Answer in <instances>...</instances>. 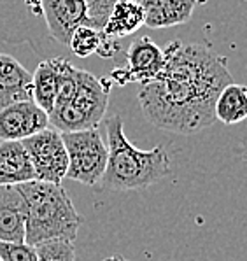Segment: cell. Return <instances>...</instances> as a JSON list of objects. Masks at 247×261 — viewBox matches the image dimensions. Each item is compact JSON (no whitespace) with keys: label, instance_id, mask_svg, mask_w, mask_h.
I'll return each instance as SVG.
<instances>
[{"label":"cell","instance_id":"4","mask_svg":"<svg viewBox=\"0 0 247 261\" xmlns=\"http://www.w3.org/2000/svg\"><path fill=\"white\" fill-rule=\"evenodd\" d=\"M107 106L109 86L90 72L77 69L69 98L53 106L49 124L60 134L93 130L103 121Z\"/></svg>","mask_w":247,"mask_h":261},{"label":"cell","instance_id":"1","mask_svg":"<svg viewBox=\"0 0 247 261\" xmlns=\"http://www.w3.org/2000/svg\"><path fill=\"white\" fill-rule=\"evenodd\" d=\"M163 69L141 86L139 103L151 124L172 134L191 135L216 121L214 103L235 83L226 60L202 44L172 41L163 51Z\"/></svg>","mask_w":247,"mask_h":261},{"label":"cell","instance_id":"2","mask_svg":"<svg viewBox=\"0 0 247 261\" xmlns=\"http://www.w3.org/2000/svg\"><path fill=\"white\" fill-rule=\"evenodd\" d=\"M107 165L100 179V188L107 191H137L160 182L172 174L165 146L149 151L137 149L126 139L121 116H111L105 121Z\"/></svg>","mask_w":247,"mask_h":261},{"label":"cell","instance_id":"16","mask_svg":"<svg viewBox=\"0 0 247 261\" xmlns=\"http://www.w3.org/2000/svg\"><path fill=\"white\" fill-rule=\"evenodd\" d=\"M58 90V67L57 58L44 60L32 74V102L39 106L49 118L54 106Z\"/></svg>","mask_w":247,"mask_h":261},{"label":"cell","instance_id":"13","mask_svg":"<svg viewBox=\"0 0 247 261\" xmlns=\"http://www.w3.org/2000/svg\"><path fill=\"white\" fill-rule=\"evenodd\" d=\"M0 240L25 242V205L16 186H0Z\"/></svg>","mask_w":247,"mask_h":261},{"label":"cell","instance_id":"18","mask_svg":"<svg viewBox=\"0 0 247 261\" xmlns=\"http://www.w3.org/2000/svg\"><path fill=\"white\" fill-rule=\"evenodd\" d=\"M37 261H75L74 242L65 240H54L35 246Z\"/></svg>","mask_w":247,"mask_h":261},{"label":"cell","instance_id":"12","mask_svg":"<svg viewBox=\"0 0 247 261\" xmlns=\"http://www.w3.org/2000/svg\"><path fill=\"white\" fill-rule=\"evenodd\" d=\"M35 180L30 156L18 140H0V186H19Z\"/></svg>","mask_w":247,"mask_h":261},{"label":"cell","instance_id":"11","mask_svg":"<svg viewBox=\"0 0 247 261\" xmlns=\"http://www.w3.org/2000/svg\"><path fill=\"white\" fill-rule=\"evenodd\" d=\"M204 0H142L144 27L170 28L184 25L193 16L195 7Z\"/></svg>","mask_w":247,"mask_h":261},{"label":"cell","instance_id":"19","mask_svg":"<svg viewBox=\"0 0 247 261\" xmlns=\"http://www.w3.org/2000/svg\"><path fill=\"white\" fill-rule=\"evenodd\" d=\"M0 261H37V252L26 242L0 240Z\"/></svg>","mask_w":247,"mask_h":261},{"label":"cell","instance_id":"14","mask_svg":"<svg viewBox=\"0 0 247 261\" xmlns=\"http://www.w3.org/2000/svg\"><path fill=\"white\" fill-rule=\"evenodd\" d=\"M141 27H144V11L141 4L135 0H116L100 32L107 39L119 41L135 34Z\"/></svg>","mask_w":247,"mask_h":261},{"label":"cell","instance_id":"6","mask_svg":"<svg viewBox=\"0 0 247 261\" xmlns=\"http://www.w3.org/2000/svg\"><path fill=\"white\" fill-rule=\"evenodd\" d=\"M21 144L30 156L32 167L35 170V180L62 184L69 167L62 134L53 126H47L46 130L23 139Z\"/></svg>","mask_w":247,"mask_h":261},{"label":"cell","instance_id":"10","mask_svg":"<svg viewBox=\"0 0 247 261\" xmlns=\"http://www.w3.org/2000/svg\"><path fill=\"white\" fill-rule=\"evenodd\" d=\"M32 100V74L16 58L0 53V109Z\"/></svg>","mask_w":247,"mask_h":261},{"label":"cell","instance_id":"3","mask_svg":"<svg viewBox=\"0 0 247 261\" xmlns=\"http://www.w3.org/2000/svg\"><path fill=\"white\" fill-rule=\"evenodd\" d=\"M16 188L25 205V242L29 246L54 240L74 242L85 219L62 184L30 180Z\"/></svg>","mask_w":247,"mask_h":261},{"label":"cell","instance_id":"8","mask_svg":"<svg viewBox=\"0 0 247 261\" xmlns=\"http://www.w3.org/2000/svg\"><path fill=\"white\" fill-rule=\"evenodd\" d=\"M47 126H51L47 114L32 100L0 109V140L21 142L23 139L46 130Z\"/></svg>","mask_w":247,"mask_h":261},{"label":"cell","instance_id":"17","mask_svg":"<svg viewBox=\"0 0 247 261\" xmlns=\"http://www.w3.org/2000/svg\"><path fill=\"white\" fill-rule=\"evenodd\" d=\"M214 118L223 124H238L247 118V90L230 83L221 90L214 103Z\"/></svg>","mask_w":247,"mask_h":261},{"label":"cell","instance_id":"20","mask_svg":"<svg viewBox=\"0 0 247 261\" xmlns=\"http://www.w3.org/2000/svg\"><path fill=\"white\" fill-rule=\"evenodd\" d=\"M116 0H86V14L90 19V27L95 30H102L109 18Z\"/></svg>","mask_w":247,"mask_h":261},{"label":"cell","instance_id":"15","mask_svg":"<svg viewBox=\"0 0 247 261\" xmlns=\"http://www.w3.org/2000/svg\"><path fill=\"white\" fill-rule=\"evenodd\" d=\"M67 46L74 51V55L88 58L93 53L100 55L102 58H113L119 51V42L107 39L100 30H95L91 27H75L69 37Z\"/></svg>","mask_w":247,"mask_h":261},{"label":"cell","instance_id":"22","mask_svg":"<svg viewBox=\"0 0 247 261\" xmlns=\"http://www.w3.org/2000/svg\"><path fill=\"white\" fill-rule=\"evenodd\" d=\"M135 2H139V4H141V2H142V0H135Z\"/></svg>","mask_w":247,"mask_h":261},{"label":"cell","instance_id":"9","mask_svg":"<svg viewBox=\"0 0 247 261\" xmlns=\"http://www.w3.org/2000/svg\"><path fill=\"white\" fill-rule=\"evenodd\" d=\"M41 11L49 34L60 44H69L75 27H90L86 0H41Z\"/></svg>","mask_w":247,"mask_h":261},{"label":"cell","instance_id":"7","mask_svg":"<svg viewBox=\"0 0 247 261\" xmlns=\"http://www.w3.org/2000/svg\"><path fill=\"white\" fill-rule=\"evenodd\" d=\"M163 49L147 35L130 44L126 51V65L113 70L111 79L116 84L139 83L141 86L151 83L163 69Z\"/></svg>","mask_w":247,"mask_h":261},{"label":"cell","instance_id":"21","mask_svg":"<svg viewBox=\"0 0 247 261\" xmlns=\"http://www.w3.org/2000/svg\"><path fill=\"white\" fill-rule=\"evenodd\" d=\"M102 261H128V259L123 258V256H109V258H103Z\"/></svg>","mask_w":247,"mask_h":261},{"label":"cell","instance_id":"5","mask_svg":"<svg viewBox=\"0 0 247 261\" xmlns=\"http://www.w3.org/2000/svg\"><path fill=\"white\" fill-rule=\"evenodd\" d=\"M62 140L69 160L65 177L86 186L100 182L107 165V146L97 128L62 134Z\"/></svg>","mask_w":247,"mask_h":261}]
</instances>
